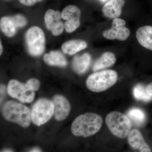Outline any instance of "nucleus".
Masks as SVG:
<instances>
[{
  "mask_svg": "<svg viewBox=\"0 0 152 152\" xmlns=\"http://www.w3.org/2000/svg\"><path fill=\"white\" fill-rule=\"evenodd\" d=\"M101 1H105L106 0H101Z\"/></svg>",
  "mask_w": 152,
  "mask_h": 152,
  "instance_id": "obj_28",
  "label": "nucleus"
},
{
  "mask_svg": "<svg viewBox=\"0 0 152 152\" xmlns=\"http://www.w3.org/2000/svg\"><path fill=\"white\" fill-rule=\"evenodd\" d=\"M125 3V0H109L103 7L102 11L104 15L110 19L118 18Z\"/></svg>",
  "mask_w": 152,
  "mask_h": 152,
  "instance_id": "obj_13",
  "label": "nucleus"
},
{
  "mask_svg": "<svg viewBox=\"0 0 152 152\" xmlns=\"http://www.w3.org/2000/svg\"><path fill=\"white\" fill-rule=\"evenodd\" d=\"M128 142L134 149L142 152L151 151L149 146L145 142L142 133L138 130L134 129L131 131L128 135Z\"/></svg>",
  "mask_w": 152,
  "mask_h": 152,
  "instance_id": "obj_12",
  "label": "nucleus"
},
{
  "mask_svg": "<svg viewBox=\"0 0 152 152\" xmlns=\"http://www.w3.org/2000/svg\"><path fill=\"white\" fill-rule=\"evenodd\" d=\"M2 112L6 120L17 123L23 127H28L31 124V111L23 104L15 101H8L3 106Z\"/></svg>",
  "mask_w": 152,
  "mask_h": 152,
  "instance_id": "obj_2",
  "label": "nucleus"
},
{
  "mask_svg": "<svg viewBox=\"0 0 152 152\" xmlns=\"http://www.w3.org/2000/svg\"><path fill=\"white\" fill-rule=\"evenodd\" d=\"M130 119L136 125H141L143 124L145 120V114L143 111L138 108L131 109L127 113Z\"/></svg>",
  "mask_w": 152,
  "mask_h": 152,
  "instance_id": "obj_19",
  "label": "nucleus"
},
{
  "mask_svg": "<svg viewBox=\"0 0 152 152\" xmlns=\"http://www.w3.org/2000/svg\"><path fill=\"white\" fill-rule=\"evenodd\" d=\"M81 11L77 6L71 5L66 7L61 13L62 18L66 20L64 28L68 33L75 31L80 24Z\"/></svg>",
  "mask_w": 152,
  "mask_h": 152,
  "instance_id": "obj_9",
  "label": "nucleus"
},
{
  "mask_svg": "<svg viewBox=\"0 0 152 152\" xmlns=\"http://www.w3.org/2000/svg\"><path fill=\"white\" fill-rule=\"evenodd\" d=\"M12 17L16 23L18 28L23 27L26 24V19L22 15L18 14Z\"/></svg>",
  "mask_w": 152,
  "mask_h": 152,
  "instance_id": "obj_21",
  "label": "nucleus"
},
{
  "mask_svg": "<svg viewBox=\"0 0 152 152\" xmlns=\"http://www.w3.org/2000/svg\"><path fill=\"white\" fill-rule=\"evenodd\" d=\"M26 84L34 91H37L39 88V81L37 79L34 78L30 79L27 82Z\"/></svg>",
  "mask_w": 152,
  "mask_h": 152,
  "instance_id": "obj_22",
  "label": "nucleus"
},
{
  "mask_svg": "<svg viewBox=\"0 0 152 152\" xmlns=\"http://www.w3.org/2000/svg\"><path fill=\"white\" fill-rule=\"evenodd\" d=\"M133 94L134 98L138 100L148 102L152 100V97L147 93L146 88L141 84L136 85L133 90Z\"/></svg>",
  "mask_w": 152,
  "mask_h": 152,
  "instance_id": "obj_20",
  "label": "nucleus"
},
{
  "mask_svg": "<svg viewBox=\"0 0 152 152\" xmlns=\"http://www.w3.org/2000/svg\"><path fill=\"white\" fill-rule=\"evenodd\" d=\"M54 113L53 102L42 99L37 101L31 112V121L34 124L40 126L47 122Z\"/></svg>",
  "mask_w": 152,
  "mask_h": 152,
  "instance_id": "obj_5",
  "label": "nucleus"
},
{
  "mask_svg": "<svg viewBox=\"0 0 152 152\" xmlns=\"http://www.w3.org/2000/svg\"><path fill=\"white\" fill-rule=\"evenodd\" d=\"M126 21L122 19L115 18L112 22L111 28L105 30L103 33V36L109 40L118 39L125 41L129 38L130 31L128 28L125 26Z\"/></svg>",
  "mask_w": 152,
  "mask_h": 152,
  "instance_id": "obj_8",
  "label": "nucleus"
},
{
  "mask_svg": "<svg viewBox=\"0 0 152 152\" xmlns=\"http://www.w3.org/2000/svg\"><path fill=\"white\" fill-rule=\"evenodd\" d=\"M22 4L26 6H31L35 4L36 3L40 2L42 0H19Z\"/></svg>",
  "mask_w": 152,
  "mask_h": 152,
  "instance_id": "obj_23",
  "label": "nucleus"
},
{
  "mask_svg": "<svg viewBox=\"0 0 152 152\" xmlns=\"http://www.w3.org/2000/svg\"><path fill=\"white\" fill-rule=\"evenodd\" d=\"M0 26L3 32L9 37L15 35L18 28L12 16L2 18L0 20Z\"/></svg>",
  "mask_w": 152,
  "mask_h": 152,
  "instance_id": "obj_18",
  "label": "nucleus"
},
{
  "mask_svg": "<svg viewBox=\"0 0 152 152\" xmlns=\"http://www.w3.org/2000/svg\"><path fill=\"white\" fill-rule=\"evenodd\" d=\"M103 124L102 118L94 113H86L80 115L74 120L71 131L77 137H87L92 136L100 130Z\"/></svg>",
  "mask_w": 152,
  "mask_h": 152,
  "instance_id": "obj_1",
  "label": "nucleus"
},
{
  "mask_svg": "<svg viewBox=\"0 0 152 152\" xmlns=\"http://www.w3.org/2000/svg\"><path fill=\"white\" fill-rule=\"evenodd\" d=\"M12 151L10 150H5L4 151H3V152H12Z\"/></svg>",
  "mask_w": 152,
  "mask_h": 152,
  "instance_id": "obj_27",
  "label": "nucleus"
},
{
  "mask_svg": "<svg viewBox=\"0 0 152 152\" xmlns=\"http://www.w3.org/2000/svg\"><path fill=\"white\" fill-rule=\"evenodd\" d=\"M7 92L11 97L19 100L22 103L32 102L35 96L34 91L26 83L24 84L15 80L9 82Z\"/></svg>",
  "mask_w": 152,
  "mask_h": 152,
  "instance_id": "obj_7",
  "label": "nucleus"
},
{
  "mask_svg": "<svg viewBox=\"0 0 152 152\" xmlns=\"http://www.w3.org/2000/svg\"><path fill=\"white\" fill-rule=\"evenodd\" d=\"M118 75L113 70H105L90 75L86 80V86L90 91L96 93L104 91L116 83Z\"/></svg>",
  "mask_w": 152,
  "mask_h": 152,
  "instance_id": "obj_3",
  "label": "nucleus"
},
{
  "mask_svg": "<svg viewBox=\"0 0 152 152\" xmlns=\"http://www.w3.org/2000/svg\"><path fill=\"white\" fill-rule=\"evenodd\" d=\"M1 51H0V54H1L3 51V48L2 46L1 42Z\"/></svg>",
  "mask_w": 152,
  "mask_h": 152,
  "instance_id": "obj_26",
  "label": "nucleus"
},
{
  "mask_svg": "<svg viewBox=\"0 0 152 152\" xmlns=\"http://www.w3.org/2000/svg\"><path fill=\"white\" fill-rule=\"evenodd\" d=\"M116 61L115 54L111 52L104 53L95 63L93 69L94 72L104 69L113 65Z\"/></svg>",
  "mask_w": 152,
  "mask_h": 152,
  "instance_id": "obj_15",
  "label": "nucleus"
},
{
  "mask_svg": "<svg viewBox=\"0 0 152 152\" xmlns=\"http://www.w3.org/2000/svg\"><path fill=\"white\" fill-rule=\"evenodd\" d=\"M91 62V56L88 53H85L81 56H76L73 60V69L77 73H83L88 68Z\"/></svg>",
  "mask_w": 152,
  "mask_h": 152,
  "instance_id": "obj_14",
  "label": "nucleus"
},
{
  "mask_svg": "<svg viewBox=\"0 0 152 152\" xmlns=\"http://www.w3.org/2000/svg\"><path fill=\"white\" fill-rule=\"evenodd\" d=\"M88 47L85 41L80 39L72 40L67 41L62 46V49L65 53L73 55Z\"/></svg>",
  "mask_w": 152,
  "mask_h": 152,
  "instance_id": "obj_16",
  "label": "nucleus"
},
{
  "mask_svg": "<svg viewBox=\"0 0 152 152\" xmlns=\"http://www.w3.org/2000/svg\"><path fill=\"white\" fill-rule=\"evenodd\" d=\"M146 90L148 94L152 97V83H151L147 86Z\"/></svg>",
  "mask_w": 152,
  "mask_h": 152,
  "instance_id": "obj_24",
  "label": "nucleus"
},
{
  "mask_svg": "<svg viewBox=\"0 0 152 152\" xmlns=\"http://www.w3.org/2000/svg\"><path fill=\"white\" fill-rule=\"evenodd\" d=\"M54 104L55 119L59 121L65 119L69 114L71 105L67 100L61 95L55 96L53 100Z\"/></svg>",
  "mask_w": 152,
  "mask_h": 152,
  "instance_id": "obj_11",
  "label": "nucleus"
},
{
  "mask_svg": "<svg viewBox=\"0 0 152 152\" xmlns=\"http://www.w3.org/2000/svg\"><path fill=\"white\" fill-rule=\"evenodd\" d=\"M31 152H41L40 150L37 148H35L31 150Z\"/></svg>",
  "mask_w": 152,
  "mask_h": 152,
  "instance_id": "obj_25",
  "label": "nucleus"
},
{
  "mask_svg": "<svg viewBox=\"0 0 152 152\" xmlns=\"http://www.w3.org/2000/svg\"><path fill=\"white\" fill-rule=\"evenodd\" d=\"M44 60L47 64L50 66L64 67L67 64L64 56L58 51H52L45 55Z\"/></svg>",
  "mask_w": 152,
  "mask_h": 152,
  "instance_id": "obj_17",
  "label": "nucleus"
},
{
  "mask_svg": "<svg viewBox=\"0 0 152 152\" xmlns=\"http://www.w3.org/2000/svg\"><path fill=\"white\" fill-rule=\"evenodd\" d=\"M26 39L30 54L38 56L43 53L45 38V34L40 28L37 26L30 28L26 33Z\"/></svg>",
  "mask_w": 152,
  "mask_h": 152,
  "instance_id": "obj_6",
  "label": "nucleus"
},
{
  "mask_svg": "<svg viewBox=\"0 0 152 152\" xmlns=\"http://www.w3.org/2000/svg\"><path fill=\"white\" fill-rule=\"evenodd\" d=\"M61 14L59 11L49 10L46 12L45 16L46 26L54 36L60 35L64 31V25L61 20Z\"/></svg>",
  "mask_w": 152,
  "mask_h": 152,
  "instance_id": "obj_10",
  "label": "nucleus"
},
{
  "mask_svg": "<svg viewBox=\"0 0 152 152\" xmlns=\"http://www.w3.org/2000/svg\"><path fill=\"white\" fill-rule=\"evenodd\" d=\"M106 124L114 136L124 139L128 137L132 127V122L128 115L119 112L109 113L105 119Z\"/></svg>",
  "mask_w": 152,
  "mask_h": 152,
  "instance_id": "obj_4",
  "label": "nucleus"
}]
</instances>
